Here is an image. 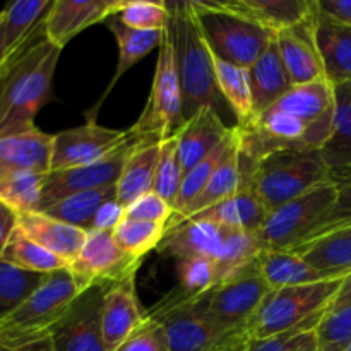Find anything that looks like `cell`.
Segmentation results:
<instances>
[{
  "label": "cell",
  "mask_w": 351,
  "mask_h": 351,
  "mask_svg": "<svg viewBox=\"0 0 351 351\" xmlns=\"http://www.w3.org/2000/svg\"><path fill=\"white\" fill-rule=\"evenodd\" d=\"M184 175L180 156H178L177 137L171 136L168 139L161 141L153 192L175 208L178 201V194H180L182 182H184Z\"/></svg>",
  "instance_id": "60d3db41"
},
{
  "label": "cell",
  "mask_w": 351,
  "mask_h": 351,
  "mask_svg": "<svg viewBox=\"0 0 351 351\" xmlns=\"http://www.w3.org/2000/svg\"><path fill=\"white\" fill-rule=\"evenodd\" d=\"M178 288L184 297L197 298L216 287V266L209 257L177 259Z\"/></svg>",
  "instance_id": "7bdbcfd3"
},
{
  "label": "cell",
  "mask_w": 351,
  "mask_h": 351,
  "mask_svg": "<svg viewBox=\"0 0 351 351\" xmlns=\"http://www.w3.org/2000/svg\"><path fill=\"white\" fill-rule=\"evenodd\" d=\"M132 137V130H117L86 120L82 125L53 134L51 171L84 167L108 156Z\"/></svg>",
  "instance_id": "4fadbf2b"
},
{
  "label": "cell",
  "mask_w": 351,
  "mask_h": 351,
  "mask_svg": "<svg viewBox=\"0 0 351 351\" xmlns=\"http://www.w3.org/2000/svg\"><path fill=\"white\" fill-rule=\"evenodd\" d=\"M141 139H137L132 132V137L127 143L117 147L115 151H112L103 160L84 165V167L50 171L47 178H45L40 213L50 208L51 204H55L60 199L67 197V195L115 185L120 173H122V168L125 165L127 158H129L130 151L134 149V146Z\"/></svg>",
  "instance_id": "7c38bea8"
},
{
  "label": "cell",
  "mask_w": 351,
  "mask_h": 351,
  "mask_svg": "<svg viewBox=\"0 0 351 351\" xmlns=\"http://www.w3.org/2000/svg\"><path fill=\"white\" fill-rule=\"evenodd\" d=\"M115 351H170L165 328L147 314L143 324Z\"/></svg>",
  "instance_id": "f6af8a7d"
},
{
  "label": "cell",
  "mask_w": 351,
  "mask_h": 351,
  "mask_svg": "<svg viewBox=\"0 0 351 351\" xmlns=\"http://www.w3.org/2000/svg\"><path fill=\"white\" fill-rule=\"evenodd\" d=\"M0 351H55V350H53V343H51V336H50V338L38 339V341L26 343V345H19V346L0 345Z\"/></svg>",
  "instance_id": "db71d44e"
},
{
  "label": "cell",
  "mask_w": 351,
  "mask_h": 351,
  "mask_svg": "<svg viewBox=\"0 0 351 351\" xmlns=\"http://www.w3.org/2000/svg\"><path fill=\"white\" fill-rule=\"evenodd\" d=\"M247 74H249L256 117L269 110L293 88L290 75L281 60L276 38H273L266 51L247 69Z\"/></svg>",
  "instance_id": "d4e9b609"
},
{
  "label": "cell",
  "mask_w": 351,
  "mask_h": 351,
  "mask_svg": "<svg viewBox=\"0 0 351 351\" xmlns=\"http://www.w3.org/2000/svg\"><path fill=\"white\" fill-rule=\"evenodd\" d=\"M143 261L123 252L113 233L93 230L88 232L81 252L67 269L71 271L79 293H82L93 285H112L136 276Z\"/></svg>",
  "instance_id": "30bf717a"
},
{
  "label": "cell",
  "mask_w": 351,
  "mask_h": 351,
  "mask_svg": "<svg viewBox=\"0 0 351 351\" xmlns=\"http://www.w3.org/2000/svg\"><path fill=\"white\" fill-rule=\"evenodd\" d=\"M170 31L184 96V119H191L201 108L211 106L226 122L232 112L219 93L213 51L199 27L191 0L170 2Z\"/></svg>",
  "instance_id": "7a4b0ae2"
},
{
  "label": "cell",
  "mask_w": 351,
  "mask_h": 351,
  "mask_svg": "<svg viewBox=\"0 0 351 351\" xmlns=\"http://www.w3.org/2000/svg\"><path fill=\"white\" fill-rule=\"evenodd\" d=\"M184 122V96H182L180 75L175 60L173 38L168 27L158 48V60L149 98L130 130L137 139L161 143L175 136Z\"/></svg>",
  "instance_id": "52a82bcc"
},
{
  "label": "cell",
  "mask_w": 351,
  "mask_h": 351,
  "mask_svg": "<svg viewBox=\"0 0 351 351\" xmlns=\"http://www.w3.org/2000/svg\"><path fill=\"white\" fill-rule=\"evenodd\" d=\"M326 182L332 180L321 151L274 154L242 175V187H249L267 213Z\"/></svg>",
  "instance_id": "277c9868"
},
{
  "label": "cell",
  "mask_w": 351,
  "mask_h": 351,
  "mask_svg": "<svg viewBox=\"0 0 351 351\" xmlns=\"http://www.w3.org/2000/svg\"><path fill=\"white\" fill-rule=\"evenodd\" d=\"M147 311L141 307L136 276L108 285L103 297L101 329L106 351H115L143 324Z\"/></svg>",
  "instance_id": "2e32d148"
},
{
  "label": "cell",
  "mask_w": 351,
  "mask_h": 351,
  "mask_svg": "<svg viewBox=\"0 0 351 351\" xmlns=\"http://www.w3.org/2000/svg\"><path fill=\"white\" fill-rule=\"evenodd\" d=\"M117 194L115 185H108L103 189H95V191L77 192V194L67 195V197L60 199L50 208H47L45 213L50 218L58 219L62 223L75 226L89 232L91 230V223L95 219V215L98 209L105 204L108 199H113Z\"/></svg>",
  "instance_id": "e575fe53"
},
{
  "label": "cell",
  "mask_w": 351,
  "mask_h": 351,
  "mask_svg": "<svg viewBox=\"0 0 351 351\" xmlns=\"http://www.w3.org/2000/svg\"><path fill=\"white\" fill-rule=\"evenodd\" d=\"M204 40L216 57L249 69L273 41L274 33L232 12L216 0H191Z\"/></svg>",
  "instance_id": "8992f818"
},
{
  "label": "cell",
  "mask_w": 351,
  "mask_h": 351,
  "mask_svg": "<svg viewBox=\"0 0 351 351\" xmlns=\"http://www.w3.org/2000/svg\"><path fill=\"white\" fill-rule=\"evenodd\" d=\"M328 280L351 274V223L314 237L293 249Z\"/></svg>",
  "instance_id": "cb8c5ba5"
},
{
  "label": "cell",
  "mask_w": 351,
  "mask_h": 351,
  "mask_svg": "<svg viewBox=\"0 0 351 351\" xmlns=\"http://www.w3.org/2000/svg\"><path fill=\"white\" fill-rule=\"evenodd\" d=\"M335 129L321 154L332 182L351 173V82L335 84Z\"/></svg>",
  "instance_id": "83f0119b"
},
{
  "label": "cell",
  "mask_w": 351,
  "mask_h": 351,
  "mask_svg": "<svg viewBox=\"0 0 351 351\" xmlns=\"http://www.w3.org/2000/svg\"><path fill=\"white\" fill-rule=\"evenodd\" d=\"M314 19L274 33L281 60L293 86L308 84L326 77L324 64L314 38Z\"/></svg>",
  "instance_id": "e0dca14e"
},
{
  "label": "cell",
  "mask_w": 351,
  "mask_h": 351,
  "mask_svg": "<svg viewBox=\"0 0 351 351\" xmlns=\"http://www.w3.org/2000/svg\"><path fill=\"white\" fill-rule=\"evenodd\" d=\"M17 226L31 240H34L43 249H47L48 252L64 261L67 267L81 252L86 237H88L86 230L75 228V226L67 225V223L58 221V219L47 216L45 213L21 215L19 219H17Z\"/></svg>",
  "instance_id": "603a6c76"
},
{
  "label": "cell",
  "mask_w": 351,
  "mask_h": 351,
  "mask_svg": "<svg viewBox=\"0 0 351 351\" xmlns=\"http://www.w3.org/2000/svg\"><path fill=\"white\" fill-rule=\"evenodd\" d=\"M53 136L38 127L0 136V180L21 171L50 173Z\"/></svg>",
  "instance_id": "ac0fdd59"
},
{
  "label": "cell",
  "mask_w": 351,
  "mask_h": 351,
  "mask_svg": "<svg viewBox=\"0 0 351 351\" xmlns=\"http://www.w3.org/2000/svg\"><path fill=\"white\" fill-rule=\"evenodd\" d=\"M147 314L165 328L170 351H225L226 348V332H219L209 315L208 293L189 298L173 290Z\"/></svg>",
  "instance_id": "9c48e42d"
},
{
  "label": "cell",
  "mask_w": 351,
  "mask_h": 351,
  "mask_svg": "<svg viewBox=\"0 0 351 351\" xmlns=\"http://www.w3.org/2000/svg\"><path fill=\"white\" fill-rule=\"evenodd\" d=\"M60 51L43 31L0 71V136L36 127L40 110L55 99L53 75Z\"/></svg>",
  "instance_id": "6da1fadb"
},
{
  "label": "cell",
  "mask_w": 351,
  "mask_h": 351,
  "mask_svg": "<svg viewBox=\"0 0 351 351\" xmlns=\"http://www.w3.org/2000/svg\"><path fill=\"white\" fill-rule=\"evenodd\" d=\"M0 261L12 264V266L19 267L23 271L40 274H50L53 271L67 267L64 261L58 259L51 252H48L47 249H43L34 240H31L19 226H17L16 232L10 237Z\"/></svg>",
  "instance_id": "d590c367"
},
{
  "label": "cell",
  "mask_w": 351,
  "mask_h": 351,
  "mask_svg": "<svg viewBox=\"0 0 351 351\" xmlns=\"http://www.w3.org/2000/svg\"><path fill=\"white\" fill-rule=\"evenodd\" d=\"M175 216V208L168 204L163 197H160L154 192L143 195L137 199L136 202L125 209V218L132 219H143V221L158 223V225H165L168 230V225L171 223Z\"/></svg>",
  "instance_id": "bcb514c9"
},
{
  "label": "cell",
  "mask_w": 351,
  "mask_h": 351,
  "mask_svg": "<svg viewBox=\"0 0 351 351\" xmlns=\"http://www.w3.org/2000/svg\"><path fill=\"white\" fill-rule=\"evenodd\" d=\"M257 269L269 290L328 280L293 250H263L257 259Z\"/></svg>",
  "instance_id": "f1b7e54d"
},
{
  "label": "cell",
  "mask_w": 351,
  "mask_h": 351,
  "mask_svg": "<svg viewBox=\"0 0 351 351\" xmlns=\"http://www.w3.org/2000/svg\"><path fill=\"white\" fill-rule=\"evenodd\" d=\"M167 235V226L158 223L143 221V219L123 218L122 223L115 228L113 237L117 243L122 247L123 252L144 259L146 254L158 249Z\"/></svg>",
  "instance_id": "ab89813d"
},
{
  "label": "cell",
  "mask_w": 351,
  "mask_h": 351,
  "mask_svg": "<svg viewBox=\"0 0 351 351\" xmlns=\"http://www.w3.org/2000/svg\"><path fill=\"white\" fill-rule=\"evenodd\" d=\"M233 141H235V127H233L232 132L226 136V139L223 141V143L219 144V146L216 147L211 154H208L204 160L199 161L194 168H191V170L184 175V182H182L180 194H178L177 206H175V216H173V219H171L170 225H168V228H170V226L173 225V223L177 221L182 215H184L185 209L189 208V204H191V202L194 201L199 194H201V191L204 189V185L208 184V180L211 178V175L215 173V170L218 168V165L221 163L223 158L226 156V153H228V149H230V146L233 144Z\"/></svg>",
  "instance_id": "74e56055"
},
{
  "label": "cell",
  "mask_w": 351,
  "mask_h": 351,
  "mask_svg": "<svg viewBox=\"0 0 351 351\" xmlns=\"http://www.w3.org/2000/svg\"><path fill=\"white\" fill-rule=\"evenodd\" d=\"M125 209L115 197L108 199L101 208L98 209V213L95 215V219L91 223V230L89 232H115L117 226L122 223V219L125 218Z\"/></svg>",
  "instance_id": "681fc988"
},
{
  "label": "cell",
  "mask_w": 351,
  "mask_h": 351,
  "mask_svg": "<svg viewBox=\"0 0 351 351\" xmlns=\"http://www.w3.org/2000/svg\"><path fill=\"white\" fill-rule=\"evenodd\" d=\"M51 3H53L51 0H17L2 10L3 33H5V65L43 33L45 17Z\"/></svg>",
  "instance_id": "484cf974"
},
{
  "label": "cell",
  "mask_w": 351,
  "mask_h": 351,
  "mask_svg": "<svg viewBox=\"0 0 351 351\" xmlns=\"http://www.w3.org/2000/svg\"><path fill=\"white\" fill-rule=\"evenodd\" d=\"M300 351H317V350H315V332H314V339H312V341L308 343V345L305 346L304 350H300Z\"/></svg>",
  "instance_id": "9f6ffc18"
},
{
  "label": "cell",
  "mask_w": 351,
  "mask_h": 351,
  "mask_svg": "<svg viewBox=\"0 0 351 351\" xmlns=\"http://www.w3.org/2000/svg\"><path fill=\"white\" fill-rule=\"evenodd\" d=\"M336 201V184L326 182L267 213L257 230L263 250H293L317 233Z\"/></svg>",
  "instance_id": "ba28073f"
},
{
  "label": "cell",
  "mask_w": 351,
  "mask_h": 351,
  "mask_svg": "<svg viewBox=\"0 0 351 351\" xmlns=\"http://www.w3.org/2000/svg\"><path fill=\"white\" fill-rule=\"evenodd\" d=\"M263 247L256 232L247 230H225L221 250L215 259L216 287L232 281L257 264ZM215 287V288H216Z\"/></svg>",
  "instance_id": "d6a6232c"
},
{
  "label": "cell",
  "mask_w": 351,
  "mask_h": 351,
  "mask_svg": "<svg viewBox=\"0 0 351 351\" xmlns=\"http://www.w3.org/2000/svg\"><path fill=\"white\" fill-rule=\"evenodd\" d=\"M346 305H351V274L343 280L341 287H339L338 293H336L335 300L331 302L328 311H336V308L346 307Z\"/></svg>",
  "instance_id": "f5cc1de1"
},
{
  "label": "cell",
  "mask_w": 351,
  "mask_h": 351,
  "mask_svg": "<svg viewBox=\"0 0 351 351\" xmlns=\"http://www.w3.org/2000/svg\"><path fill=\"white\" fill-rule=\"evenodd\" d=\"M213 58H215L216 82H218L219 93L228 105L230 112L235 115L237 125H249L256 120V112H254L252 91H250L247 69L221 60L215 53H213Z\"/></svg>",
  "instance_id": "836d02e7"
},
{
  "label": "cell",
  "mask_w": 351,
  "mask_h": 351,
  "mask_svg": "<svg viewBox=\"0 0 351 351\" xmlns=\"http://www.w3.org/2000/svg\"><path fill=\"white\" fill-rule=\"evenodd\" d=\"M314 332L317 351H345L351 343V305L326 311Z\"/></svg>",
  "instance_id": "ee69618b"
},
{
  "label": "cell",
  "mask_w": 351,
  "mask_h": 351,
  "mask_svg": "<svg viewBox=\"0 0 351 351\" xmlns=\"http://www.w3.org/2000/svg\"><path fill=\"white\" fill-rule=\"evenodd\" d=\"M108 29L112 31V34L115 36L117 48H119V60H117L115 72H113V77L110 79L108 86L103 91V95L99 96L98 103L86 113L88 120H96V115L99 112V106L103 105V101L106 99V96L113 91V88L117 86V82L122 79V75L129 71L132 65H136L137 62L143 60L146 55H149L151 51L160 48L161 40H163L165 31H137L132 27H127L125 24H122L119 21V17L112 16L105 21Z\"/></svg>",
  "instance_id": "7402d4cb"
},
{
  "label": "cell",
  "mask_w": 351,
  "mask_h": 351,
  "mask_svg": "<svg viewBox=\"0 0 351 351\" xmlns=\"http://www.w3.org/2000/svg\"><path fill=\"white\" fill-rule=\"evenodd\" d=\"M160 144L161 143L139 141L130 151L122 173L115 184V199L123 208H129L137 199L153 192L158 158H160Z\"/></svg>",
  "instance_id": "4316f807"
},
{
  "label": "cell",
  "mask_w": 351,
  "mask_h": 351,
  "mask_svg": "<svg viewBox=\"0 0 351 351\" xmlns=\"http://www.w3.org/2000/svg\"><path fill=\"white\" fill-rule=\"evenodd\" d=\"M319 17L338 26L351 27V0H314Z\"/></svg>",
  "instance_id": "f907efd6"
},
{
  "label": "cell",
  "mask_w": 351,
  "mask_h": 351,
  "mask_svg": "<svg viewBox=\"0 0 351 351\" xmlns=\"http://www.w3.org/2000/svg\"><path fill=\"white\" fill-rule=\"evenodd\" d=\"M336 184V201L332 209L329 211L328 218L324 219V223L321 225V228L317 230L314 237L322 235V233H328L331 230L339 228V226L350 225L351 223V173L343 177L341 180L335 182ZM312 237V239H314ZM311 240V239H308Z\"/></svg>",
  "instance_id": "7dc6e473"
},
{
  "label": "cell",
  "mask_w": 351,
  "mask_h": 351,
  "mask_svg": "<svg viewBox=\"0 0 351 351\" xmlns=\"http://www.w3.org/2000/svg\"><path fill=\"white\" fill-rule=\"evenodd\" d=\"M240 189H242V171H240L239 136H237L235 129V141H233V144L230 146L226 156L223 158L221 163L218 165V168H216L215 173L211 175L208 184L204 185L201 194L189 204V208L185 209L184 215H182L171 226H175L180 221H185V219L192 218V216L199 215V213L206 211V209L213 208V206L219 204V202L226 201V199L233 197Z\"/></svg>",
  "instance_id": "f546056e"
},
{
  "label": "cell",
  "mask_w": 351,
  "mask_h": 351,
  "mask_svg": "<svg viewBox=\"0 0 351 351\" xmlns=\"http://www.w3.org/2000/svg\"><path fill=\"white\" fill-rule=\"evenodd\" d=\"M106 283L93 285L77 295L51 332L55 351H106L103 341L101 308Z\"/></svg>",
  "instance_id": "5bb4252c"
},
{
  "label": "cell",
  "mask_w": 351,
  "mask_h": 351,
  "mask_svg": "<svg viewBox=\"0 0 351 351\" xmlns=\"http://www.w3.org/2000/svg\"><path fill=\"white\" fill-rule=\"evenodd\" d=\"M119 5L120 0H53L43 23L45 36L62 50L89 26L115 16Z\"/></svg>",
  "instance_id": "9a60e30c"
},
{
  "label": "cell",
  "mask_w": 351,
  "mask_h": 351,
  "mask_svg": "<svg viewBox=\"0 0 351 351\" xmlns=\"http://www.w3.org/2000/svg\"><path fill=\"white\" fill-rule=\"evenodd\" d=\"M314 38L326 77L332 84L351 82V27L329 23L315 12Z\"/></svg>",
  "instance_id": "4dcf8cb0"
},
{
  "label": "cell",
  "mask_w": 351,
  "mask_h": 351,
  "mask_svg": "<svg viewBox=\"0 0 351 351\" xmlns=\"http://www.w3.org/2000/svg\"><path fill=\"white\" fill-rule=\"evenodd\" d=\"M79 290L67 267L47 274L43 283L3 321H0V345L19 346L50 338L77 298Z\"/></svg>",
  "instance_id": "3957f363"
},
{
  "label": "cell",
  "mask_w": 351,
  "mask_h": 351,
  "mask_svg": "<svg viewBox=\"0 0 351 351\" xmlns=\"http://www.w3.org/2000/svg\"><path fill=\"white\" fill-rule=\"evenodd\" d=\"M345 351H351V343H350V345H348V348H346Z\"/></svg>",
  "instance_id": "6f0895ef"
},
{
  "label": "cell",
  "mask_w": 351,
  "mask_h": 351,
  "mask_svg": "<svg viewBox=\"0 0 351 351\" xmlns=\"http://www.w3.org/2000/svg\"><path fill=\"white\" fill-rule=\"evenodd\" d=\"M17 219H19V216H17L9 206L0 202V259H2L3 250H5L10 237L16 232Z\"/></svg>",
  "instance_id": "816d5d0a"
},
{
  "label": "cell",
  "mask_w": 351,
  "mask_h": 351,
  "mask_svg": "<svg viewBox=\"0 0 351 351\" xmlns=\"http://www.w3.org/2000/svg\"><path fill=\"white\" fill-rule=\"evenodd\" d=\"M345 278L269 290L250 322L254 339L273 338L302 326H317Z\"/></svg>",
  "instance_id": "5b68a950"
},
{
  "label": "cell",
  "mask_w": 351,
  "mask_h": 351,
  "mask_svg": "<svg viewBox=\"0 0 351 351\" xmlns=\"http://www.w3.org/2000/svg\"><path fill=\"white\" fill-rule=\"evenodd\" d=\"M5 65V33H3V14L0 12V71Z\"/></svg>",
  "instance_id": "11a10c76"
},
{
  "label": "cell",
  "mask_w": 351,
  "mask_h": 351,
  "mask_svg": "<svg viewBox=\"0 0 351 351\" xmlns=\"http://www.w3.org/2000/svg\"><path fill=\"white\" fill-rule=\"evenodd\" d=\"M267 293L269 288L256 264L240 276L209 291V315L213 324L223 335L249 328Z\"/></svg>",
  "instance_id": "8fae6325"
},
{
  "label": "cell",
  "mask_w": 351,
  "mask_h": 351,
  "mask_svg": "<svg viewBox=\"0 0 351 351\" xmlns=\"http://www.w3.org/2000/svg\"><path fill=\"white\" fill-rule=\"evenodd\" d=\"M48 173L21 171L0 180V202L9 206L17 216L40 213L45 178Z\"/></svg>",
  "instance_id": "8d00e7d4"
},
{
  "label": "cell",
  "mask_w": 351,
  "mask_h": 351,
  "mask_svg": "<svg viewBox=\"0 0 351 351\" xmlns=\"http://www.w3.org/2000/svg\"><path fill=\"white\" fill-rule=\"evenodd\" d=\"M122 24L137 31H165L170 27V2L120 0L115 14Z\"/></svg>",
  "instance_id": "b9f144b4"
},
{
  "label": "cell",
  "mask_w": 351,
  "mask_h": 351,
  "mask_svg": "<svg viewBox=\"0 0 351 351\" xmlns=\"http://www.w3.org/2000/svg\"><path fill=\"white\" fill-rule=\"evenodd\" d=\"M233 127L235 125H228L211 106L201 108L185 120L175 134L184 173L211 154L226 139Z\"/></svg>",
  "instance_id": "d6986e66"
},
{
  "label": "cell",
  "mask_w": 351,
  "mask_h": 351,
  "mask_svg": "<svg viewBox=\"0 0 351 351\" xmlns=\"http://www.w3.org/2000/svg\"><path fill=\"white\" fill-rule=\"evenodd\" d=\"M221 3L271 33L300 26L315 14L312 0H226Z\"/></svg>",
  "instance_id": "44dd1931"
},
{
  "label": "cell",
  "mask_w": 351,
  "mask_h": 351,
  "mask_svg": "<svg viewBox=\"0 0 351 351\" xmlns=\"http://www.w3.org/2000/svg\"><path fill=\"white\" fill-rule=\"evenodd\" d=\"M315 326H302L273 338L261 339L250 351H300L314 339Z\"/></svg>",
  "instance_id": "c3c4849f"
},
{
  "label": "cell",
  "mask_w": 351,
  "mask_h": 351,
  "mask_svg": "<svg viewBox=\"0 0 351 351\" xmlns=\"http://www.w3.org/2000/svg\"><path fill=\"white\" fill-rule=\"evenodd\" d=\"M225 228L215 221L202 218H191L171 226L165 235L158 250L175 257H209L215 261L221 250Z\"/></svg>",
  "instance_id": "ffe728a7"
},
{
  "label": "cell",
  "mask_w": 351,
  "mask_h": 351,
  "mask_svg": "<svg viewBox=\"0 0 351 351\" xmlns=\"http://www.w3.org/2000/svg\"><path fill=\"white\" fill-rule=\"evenodd\" d=\"M267 209L249 187H242L233 197L192 216L215 221L225 230H247L257 232L266 221ZM191 219V218H189Z\"/></svg>",
  "instance_id": "1f68e13d"
},
{
  "label": "cell",
  "mask_w": 351,
  "mask_h": 351,
  "mask_svg": "<svg viewBox=\"0 0 351 351\" xmlns=\"http://www.w3.org/2000/svg\"><path fill=\"white\" fill-rule=\"evenodd\" d=\"M47 278L0 261V321L12 314Z\"/></svg>",
  "instance_id": "f35d334b"
}]
</instances>
